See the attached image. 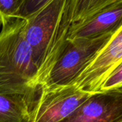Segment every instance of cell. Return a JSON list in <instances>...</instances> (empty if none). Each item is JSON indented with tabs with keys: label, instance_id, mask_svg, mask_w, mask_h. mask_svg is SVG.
Listing matches in <instances>:
<instances>
[{
	"label": "cell",
	"instance_id": "cell-1",
	"mask_svg": "<svg viewBox=\"0 0 122 122\" xmlns=\"http://www.w3.org/2000/svg\"><path fill=\"white\" fill-rule=\"evenodd\" d=\"M24 21V36L41 87L68 41L72 27L69 0H48Z\"/></svg>",
	"mask_w": 122,
	"mask_h": 122
},
{
	"label": "cell",
	"instance_id": "cell-2",
	"mask_svg": "<svg viewBox=\"0 0 122 122\" xmlns=\"http://www.w3.org/2000/svg\"><path fill=\"white\" fill-rule=\"evenodd\" d=\"M24 19H17L0 32V94L22 97L32 104L40 85L24 36Z\"/></svg>",
	"mask_w": 122,
	"mask_h": 122
},
{
	"label": "cell",
	"instance_id": "cell-3",
	"mask_svg": "<svg viewBox=\"0 0 122 122\" xmlns=\"http://www.w3.org/2000/svg\"><path fill=\"white\" fill-rule=\"evenodd\" d=\"M112 34L91 39L68 40L45 83L40 88L71 86L84 66L106 44Z\"/></svg>",
	"mask_w": 122,
	"mask_h": 122
},
{
	"label": "cell",
	"instance_id": "cell-4",
	"mask_svg": "<svg viewBox=\"0 0 122 122\" xmlns=\"http://www.w3.org/2000/svg\"><path fill=\"white\" fill-rule=\"evenodd\" d=\"M91 94L73 86L40 88L29 109L28 122H61Z\"/></svg>",
	"mask_w": 122,
	"mask_h": 122
},
{
	"label": "cell",
	"instance_id": "cell-5",
	"mask_svg": "<svg viewBox=\"0 0 122 122\" xmlns=\"http://www.w3.org/2000/svg\"><path fill=\"white\" fill-rule=\"evenodd\" d=\"M122 61V24L84 66L71 86L87 93H98L104 81Z\"/></svg>",
	"mask_w": 122,
	"mask_h": 122
},
{
	"label": "cell",
	"instance_id": "cell-6",
	"mask_svg": "<svg viewBox=\"0 0 122 122\" xmlns=\"http://www.w3.org/2000/svg\"><path fill=\"white\" fill-rule=\"evenodd\" d=\"M122 91L92 94L73 113L61 122H120Z\"/></svg>",
	"mask_w": 122,
	"mask_h": 122
},
{
	"label": "cell",
	"instance_id": "cell-7",
	"mask_svg": "<svg viewBox=\"0 0 122 122\" xmlns=\"http://www.w3.org/2000/svg\"><path fill=\"white\" fill-rule=\"evenodd\" d=\"M122 24V0H114L84 22L71 27L68 40L91 39L114 33Z\"/></svg>",
	"mask_w": 122,
	"mask_h": 122
},
{
	"label": "cell",
	"instance_id": "cell-8",
	"mask_svg": "<svg viewBox=\"0 0 122 122\" xmlns=\"http://www.w3.org/2000/svg\"><path fill=\"white\" fill-rule=\"evenodd\" d=\"M31 105L22 97L0 94V122H28Z\"/></svg>",
	"mask_w": 122,
	"mask_h": 122
},
{
	"label": "cell",
	"instance_id": "cell-9",
	"mask_svg": "<svg viewBox=\"0 0 122 122\" xmlns=\"http://www.w3.org/2000/svg\"><path fill=\"white\" fill-rule=\"evenodd\" d=\"M114 0H69L72 26L88 20Z\"/></svg>",
	"mask_w": 122,
	"mask_h": 122
},
{
	"label": "cell",
	"instance_id": "cell-10",
	"mask_svg": "<svg viewBox=\"0 0 122 122\" xmlns=\"http://www.w3.org/2000/svg\"><path fill=\"white\" fill-rule=\"evenodd\" d=\"M23 0H0V24L2 26L19 19V13Z\"/></svg>",
	"mask_w": 122,
	"mask_h": 122
},
{
	"label": "cell",
	"instance_id": "cell-11",
	"mask_svg": "<svg viewBox=\"0 0 122 122\" xmlns=\"http://www.w3.org/2000/svg\"><path fill=\"white\" fill-rule=\"evenodd\" d=\"M114 91H122V61L106 78L99 92Z\"/></svg>",
	"mask_w": 122,
	"mask_h": 122
},
{
	"label": "cell",
	"instance_id": "cell-12",
	"mask_svg": "<svg viewBox=\"0 0 122 122\" xmlns=\"http://www.w3.org/2000/svg\"><path fill=\"white\" fill-rule=\"evenodd\" d=\"M48 0H23L19 13V19H25L30 16L40 8H42Z\"/></svg>",
	"mask_w": 122,
	"mask_h": 122
},
{
	"label": "cell",
	"instance_id": "cell-13",
	"mask_svg": "<svg viewBox=\"0 0 122 122\" xmlns=\"http://www.w3.org/2000/svg\"><path fill=\"white\" fill-rule=\"evenodd\" d=\"M122 122V121H121V122Z\"/></svg>",
	"mask_w": 122,
	"mask_h": 122
}]
</instances>
